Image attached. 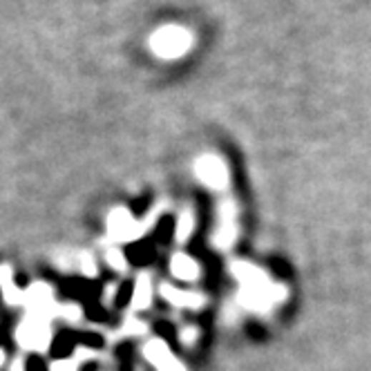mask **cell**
Listing matches in <instances>:
<instances>
[{
    "label": "cell",
    "instance_id": "obj_1",
    "mask_svg": "<svg viewBox=\"0 0 371 371\" xmlns=\"http://www.w3.org/2000/svg\"><path fill=\"white\" fill-rule=\"evenodd\" d=\"M150 47L157 56L174 61L184 54H188L192 47V34L186 27L179 25H166L162 29H157L150 39Z\"/></svg>",
    "mask_w": 371,
    "mask_h": 371
},
{
    "label": "cell",
    "instance_id": "obj_8",
    "mask_svg": "<svg viewBox=\"0 0 371 371\" xmlns=\"http://www.w3.org/2000/svg\"><path fill=\"white\" fill-rule=\"evenodd\" d=\"M162 293H164L166 300H170V302L177 305V307H190V309H195V307H199L204 302V297L197 295V293H177L170 287H164Z\"/></svg>",
    "mask_w": 371,
    "mask_h": 371
},
{
    "label": "cell",
    "instance_id": "obj_9",
    "mask_svg": "<svg viewBox=\"0 0 371 371\" xmlns=\"http://www.w3.org/2000/svg\"><path fill=\"white\" fill-rule=\"evenodd\" d=\"M150 302V280L148 277H139L137 282V293H134V307L144 309Z\"/></svg>",
    "mask_w": 371,
    "mask_h": 371
},
{
    "label": "cell",
    "instance_id": "obj_12",
    "mask_svg": "<svg viewBox=\"0 0 371 371\" xmlns=\"http://www.w3.org/2000/svg\"><path fill=\"white\" fill-rule=\"evenodd\" d=\"M29 371H43V365H41V360H29Z\"/></svg>",
    "mask_w": 371,
    "mask_h": 371
},
{
    "label": "cell",
    "instance_id": "obj_11",
    "mask_svg": "<svg viewBox=\"0 0 371 371\" xmlns=\"http://www.w3.org/2000/svg\"><path fill=\"white\" fill-rule=\"evenodd\" d=\"M108 262L112 264L114 269H119V271L126 269V259H123V255H121L119 251H110V253H108Z\"/></svg>",
    "mask_w": 371,
    "mask_h": 371
},
{
    "label": "cell",
    "instance_id": "obj_4",
    "mask_svg": "<svg viewBox=\"0 0 371 371\" xmlns=\"http://www.w3.org/2000/svg\"><path fill=\"white\" fill-rule=\"evenodd\" d=\"M146 356L152 360V365L159 369V371H186L177 358L170 353V349L162 342V340H152L148 347H146Z\"/></svg>",
    "mask_w": 371,
    "mask_h": 371
},
{
    "label": "cell",
    "instance_id": "obj_5",
    "mask_svg": "<svg viewBox=\"0 0 371 371\" xmlns=\"http://www.w3.org/2000/svg\"><path fill=\"white\" fill-rule=\"evenodd\" d=\"M110 231L121 239H134L139 235V226L126 210H114V215H110Z\"/></svg>",
    "mask_w": 371,
    "mask_h": 371
},
{
    "label": "cell",
    "instance_id": "obj_2",
    "mask_svg": "<svg viewBox=\"0 0 371 371\" xmlns=\"http://www.w3.org/2000/svg\"><path fill=\"white\" fill-rule=\"evenodd\" d=\"M239 269L244 273H235L239 275L242 285H244V300L253 307H267L271 302H275L273 295V285L267 280V275H262L259 271H253L251 267H244L239 264Z\"/></svg>",
    "mask_w": 371,
    "mask_h": 371
},
{
    "label": "cell",
    "instance_id": "obj_10",
    "mask_svg": "<svg viewBox=\"0 0 371 371\" xmlns=\"http://www.w3.org/2000/svg\"><path fill=\"white\" fill-rule=\"evenodd\" d=\"M192 226H195V219H192L190 210H186V213L182 215V219H179V226H177V239L179 242L188 239V235L192 233Z\"/></svg>",
    "mask_w": 371,
    "mask_h": 371
},
{
    "label": "cell",
    "instance_id": "obj_3",
    "mask_svg": "<svg viewBox=\"0 0 371 371\" xmlns=\"http://www.w3.org/2000/svg\"><path fill=\"white\" fill-rule=\"evenodd\" d=\"M197 177L210 188L224 190L228 186V168L217 154H204L197 159Z\"/></svg>",
    "mask_w": 371,
    "mask_h": 371
},
{
    "label": "cell",
    "instance_id": "obj_6",
    "mask_svg": "<svg viewBox=\"0 0 371 371\" xmlns=\"http://www.w3.org/2000/svg\"><path fill=\"white\" fill-rule=\"evenodd\" d=\"M170 269L172 273L179 277V280H197L199 277V267H197V262L188 257V255H174L172 262H170Z\"/></svg>",
    "mask_w": 371,
    "mask_h": 371
},
{
    "label": "cell",
    "instance_id": "obj_7",
    "mask_svg": "<svg viewBox=\"0 0 371 371\" xmlns=\"http://www.w3.org/2000/svg\"><path fill=\"white\" fill-rule=\"evenodd\" d=\"M235 237V213L231 206H226L222 210V224H219V231L215 233V242L219 246H228Z\"/></svg>",
    "mask_w": 371,
    "mask_h": 371
}]
</instances>
